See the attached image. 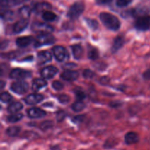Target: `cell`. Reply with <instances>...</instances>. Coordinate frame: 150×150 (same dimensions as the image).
Instances as JSON below:
<instances>
[{
    "label": "cell",
    "instance_id": "obj_42",
    "mask_svg": "<svg viewBox=\"0 0 150 150\" xmlns=\"http://www.w3.org/2000/svg\"><path fill=\"white\" fill-rule=\"evenodd\" d=\"M122 105V103L119 102V101H114V102H112L110 103V105L111 107H119Z\"/></svg>",
    "mask_w": 150,
    "mask_h": 150
},
{
    "label": "cell",
    "instance_id": "obj_12",
    "mask_svg": "<svg viewBox=\"0 0 150 150\" xmlns=\"http://www.w3.org/2000/svg\"><path fill=\"white\" fill-rule=\"evenodd\" d=\"M52 59V55L49 51H41L38 55V61L40 64H44Z\"/></svg>",
    "mask_w": 150,
    "mask_h": 150
},
{
    "label": "cell",
    "instance_id": "obj_39",
    "mask_svg": "<svg viewBox=\"0 0 150 150\" xmlns=\"http://www.w3.org/2000/svg\"><path fill=\"white\" fill-rule=\"evenodd\" d=\"M83 117H82V116H76V117H75L73 119L74 122H81L83 121Z\"/></svg>",
    "mask_w": 150,
    "mask_h": 150
},
{
    "label": "cell",
    "instance_id": "obj_8",
    "mask_svg": "<svg viewBox=\"0 0 150 150\" xmlns=\"http://www.w3.org/2000/svg\"><path fill=\"white\" fill-rule=\"evenodd\" d=\"M10 77L13 79H16V80L26 79L31 77V72L20 68H16L10 72Z\"/></svg>",
    "mask_w": 150,
    "mask_h": 150
},
{
    "label": "cell",
    "instance_id": "obj_9",
    "mask_svg": "<svg viewBox=\"0 0 150 150\" xmlns=\"http://www.w3.org/2000/svg\"><path fill=\"white\" fill-rule=\"evenodd\" d=\"M58 73V69L54 66H48L41 70V76L45 79H51Z\"/></svg>",
    "mask_w": 150,
    "mask_h": 150
},
{
    "label": "cell",
    "instance_id": "obj_36",
    "mask_svg": "<svg viewBox=\"0 0 150 150\" xmlns=\"http://www.w3.org/2000/svg\"><path fill=\"white\" fill-rule=\"evenodd\" d=\"M75 95H76V98H77L79 100H84L85 98H86V95L84 94V92L80 90L76 91Z\"/></svg>",
    "mask_w": 150,
    "mask_h": 150
},
{
    "label": "cell",
    "instance_id": "obj_6",
    "mask_svg": "<svg viewBox=\"0 0 150 150\" xmlns=\"http://www.w3.org/2000/svg\"><path fill=\"white\" fill-rule=\"evenodd\" d=\"M53 54L56 59L59 62H64L68 58L67 50L62 46H55L53 48Z\"/></svg>",
    "mask_w": 150,
    "mask_h": 150
},
{
    "label": "cell",
    "instance_id": "obj_43",
    "mask_svg": "<svg viewBox=\"0 0 150 150\" xmlns=\"http://www.w3.org/2000/svg\"><path fill=\"white\" fill-rule=\"evenodd\" d=\"M4 85H5V82L3 81H0V86H1V89H3V88H4Z\"/></svg>",
    "mask_w": 150,
    "mask_h": 150
},
{
    "label": "cell",
    "instance_id": "obj_35",
    "mask_svg": "<svg viewBox=\"0 0 150 150\" xmlns=\"http://www.w3.org/2000/svg\"><path fill=\"white\" fill-rule=\"evenodd\" d=\"M52 87L54 89H56V90H61V89H62L64 88V86H63V84L60 81H54L52 83Z\"/></svg>",
    "mask_w": 150,
    "mask_h": 150
},
{
    "label": "cell",
    "instance_id": "obj_14",
    "mask_svg": "<svg viewBox=\"0 0 150 150\" xmlns=\"http://www.w3.org/2000/svg\"><path fill=\"white\" fill-rule=\"evenodd\" d=\"M28 26L27 19H21L18 22H16L13 26V32L16 34H18L20 32H23Z\"/></svg>",
    "mask_w": 150,
    "mask_h": 150
},
{
    "label": "cell",
    "instance_id": "obj_15",
    "mask_svg": "<svg viewBox=\"0 0 150 150\" xmlns=\"http://www.w3.org/2000/svg\"><path fill=\"white\" fill-rule=\"evenodd\" d=\"M139 141V135L134 132H129L125 136V142L127 145L134 144L138 143Z\"/></svg>",
    "mask_w": 150,
    "mask_h": 150
},
{
    "label": "cell",
    "instance_id": "obj_28",
    "mask_svg": "<svg viewBox=\"0 0 150 150\" xmlns=\"http://www.w3.org/2000/svg\"><path fill=\"white\" fill-rule=\"evenodd\" d=\"M1 18L6 21H13L15 18V13L11 10H6L2 13Z\"/></svg>",
    "mask_w": 150,
    "mask_h": 150
},
{
    "label": "cell",
    "instance_id": "obj_41",
    "mask_svg": "<svg viewBox=\"0 0 150 150\" xmlns=\"http://www.w3.org/2000/svg\"><path fill=\"white\" fill-rule=\"evenodd\" d=\"M143 76L144 78V79H146V80H150V69L146 70V71L144 73Z\"/></svg>",
    "mask_w": 150,
    "mask_h": 150
},
{
    "label": "cell",
    "instance_id": "obj_7",
    "mask_svg": "<svg viewBox=\"0 0 150 150\" xmlns=\"http://www.w3.org/2000/svg\"><path fill=\"white\" fill-rule=\"evenodd\" d=\"M135 26L138 30L146 31L150 28V16H142L136 20Z\"/></svg>",
    "mask_w": 150,
    "mask_h": 150
},
{
    "label": "cell",
    "instance_id": "obj_26",
    "mask_svg": "<svg viewBox=\"0 0 150 150\" xmlns=\"http://www.w3.org/2000/svg\"><path fill=\"white\" fill-rule=\"evenodd\" d=\"M23 114H13L12 115L9 116L7 118V120L8 122L10 123H16L17 122L20 121L23 118Z\"/></svg>",
    "mask_w": 150,
    "mask_h": 150
},
{
    "label": "cell",
    "instance_id": "obj_37",
    "mask_svg": "<svg viewBox=\"0 0 150 150\" xmlns=\"http://www.w3.org/2000/svg\"><path fill=\"white\" fill-rule=\"evenodd\" d=\"M83 76L86 79H92L95 76V73L90 70H85L83 73Z\"/></svg>",
    "mask_w": 150,
    "mask_h": 150
},
{
    "label": "cell",
    "instance_id": "obj_17",
    "mask_svg": "<svg viewBox=\"0 0 150 150\" xmlns=\"http://www.w3.org/2000/svg\"><path fill=\"white\" fill-rule=\"evenodd\" d=\"M47 85V82L44 79H36L32 82V89L34 91H38Z\"/></svg>",
    "mask_w": 150,
    "mask_h": 150
},
{
    "label": "cell",
    "instance_id": "obj_4",
    "mask_svg": "<svg viewBox=\"0 0 150 150\" xmlns=\"http://www.w3.org/2000/svg\"><path fill=\"white\" fill-rule=\"evenodd\" d=\"M32 29L35 32H38L40 34L42 33H51L54 32V29L51 25H48L45 23L41 22H35L32 24Z\"/></svg>",
    "mask_w": 150,
    "mask_h": 150
},
{
    "label": "cell",
    "instance_id": "obj_11",
    "mask_svg": "<svg viewBox=\"0 0 150 150\" xmlns=\"http://www.w3.org/2000/svg\"><path fill=\"white\" fill-rule=\"evenodd\" d=\"M27 114L30 118L38 119L45 117L46 113L39 108H32L28 109Z\"/></svg>",
    "mask_w": 150,
    "mask_h": 150
},
{
    "label": "cell",
    "instance_id": "obj_40",
    "mask_svg": "<svg viewBox=\"0 0 150 150\" xmlns=\"http://www.w3.org/2000/svg\"><path fill=\"white\" fill-rule=\"evenodd\" d=\"M109 79H108V77H103L102 79H100V82L101 83H102V84H107V83H108V82H109Z\"/></svg>",
    "mask_w": 150,
    "mask_h": 150
},
{
    "label": "cell",
    "instance_id": "obj_44",
    "mask_svg": "<svg viewBox=\"0 0 150 150\" xmlns=\"http://www.w3.org/2000/svg\"><path fill=\"white\" fill-rule=\"evenodd\" d=\"M16 1H17L18 4H21V3H22V2H25V1H28V0H16Z\"/></svg>",
    "mask_w": 150,
    "mask_h": 150
},
{
    "label": "cell",
    "instance_id": "obj_24",
    "mask_svg": "<svg viewBox=\"0 0 150 150\" xmlns=\"http://www.w3.org/2000/svg\"><path fill=\"white\" fill-rule=\"evenodd\" d=\"M31 10L29 9V7L27 6H25V7H21V8L19 10V15L22 17V18L23 19H28V18L30 16Z\"/></svg>",
    "mask_w": 150,
    "mask_h": 150
},
{
    "label": "cell",
    "instance_id": "obj_22",
    "mask_svg": "<svg viewBox=\"0 0 150 150\" xmlns=\"http://www.w3.org/2000/svg\"><path fill=\"white\" fill-rule=\"evenodd\" d=\"M21 131V127H18V126H12V127H8L6 130V133L7 136H10V137H15V136H18Z\"/></svg>",
    "mask_w": 150,
    "mask_h": 150
},
{
    "label": "cell",
    "instance_id": "obj_5",
    "mask_svg": "<svg viewBox=\"0 0 150 150\" xmlns=\"http://www.w3.org/2000/svg\"><path fill=\"white\" fill-rule=\"evenodd\" d=\"M10 89L13 91V92L18 95H23V94L26 93L29 89V85L26 81H19L14 82L13 84L11 85Z\"/></svg>",
    "mask_w": 150,
    "mask_h": 150
},
{
    "label": "cell",
    "instance_id": "obj_21",
    "mask_svg": "<svg viewBox=\"0 0 150 150\" xmlns=\"http://www.w3.org/2000/svg\"><path fill=\"white\" fill-rule=\"evenodd\" d=\"M51 6L48 3L42 2V3H39V4H37L34 7V11L37 13H40L41 12H43L44 10L47 11L48 9H51ZM45 12V11H44Z\"/></svg>",
    "mask_w": 150,
    "mask_h": 150
},
{
    "label": "cell",
    "instance_id": "obj_19",
    "mask_svg": "<svg viewBox=\"0 0 150 150\" xmlns=\"http://www.w3.org/2000/svg\"><path fill=\"white\" fill-rule=\"evenodd\" d=\"M73 57L76 59H80L83 56V48L80 45H74L71 47Z\"/></svg>",
    "mask_w": 150,
    "mask_h": 150
},
{
    "label": "cell",
    "instance_id": "obj_20",
    "mask_svg": "<svg viewBox=\"0 0 150 150\" xmlns=\"http://www.w3.org/2000/svg\"><path fill=\"white\" fill-rule=\"evenodd\" d=\"M23 108V105L21 103L18 102H14L12 103L7 108V111L10 114H16V113L18 112L20 110L22 109Z\"/></svg>",
    "mask_w": 150,
    "mask_h": 150
},
{
    "label": "cell",
    "instance_id": "obj_18",
    "mask_svg": "<svg viewBox=\"0 0 150 150\" xmlns=\"http://www.w3.org/2000/svg\"><path fill=\"white\" fill-rule=\"evenodd\" d=\"M125 43V40L122 37L119 36L117 38H115V40H114V44H113V46L111 50H112L113 52H117L118 50H120L122 47L123 46Z\"/></svg>",
    "mask_w": 150,
    "mask_h": 150
},
{
    "label": "cell",
    "instance_id": "obj_13",
    "mask_svg": "<svg viewBox=\"0 0 150 150\" xmlns=\"http://www.w3.org/2000/svg\"><path fill=\"white\" fill-rule=\"evenodd\" d=\"M61 78L67 81H73L79 78V73L74 70H65L62 73Z\"/></svg>",
    "mask_w": 150,
    "mask_h": 150
},
{
    "label": "cell",
    "instance_id": "obj_27",
    "mask_svg": "<svg viewBox=\"0 0 150 150\" xmlns=\"http://www.w3.org/2000/svg\"><path fill=\"white\" fill-rule=\"evenodd\" d=\"M86 107L85 104L82 102V100H78L77 102L74 103L72 105V109L76 112H79L83 110V108Z\"/></svg>",
    "mask_w": 150,
    "mask_h": 150
},
{
    "label": "cell",
    "instance_id": "obj_25",
    "mask_svg": "<svg viewBox=\"0 0 150 150\" xmlns=\"http://www.w3.org/2000/svg\"><path fill=\"white\" fill-rule=\"evenodd\" d=\"M17 4H18L16 0H1V6L4 8H10Z\"/></svg>",
    "mask_w": 150,
    "mask_h": 150
},
{
    "label": "cell",
    "instance_id": "obj_33",
    "mask_svg": "<svg viewBox=\"0 0 150 150\" xmlns=\"http://www.w3.org/2000/svg\"><path fill=\"white\" fill-rule=\"evenodd\" d=\"M132 0H117V5L119 7H124L131 3Z\"/></svg>",
    "mask_w": 150,
    "mask_h": 150
},
{
    "label": "cell",
    "instance_id": "obj_30",
    "mask_svg": "<svg viewBox=\"0 0 150 150\" xmlns=\"http://www.w3.org/2000/svg\"><path fill=\"white\" fill-rule=\"evenodd\" d=\"M86 21L87 23L88 26L93 30H96L98 28V23L97 21L93 20V19H86Z\"/></svg>",
    "mask_w": 150,
    "mask_h": 150
},
{
    "label": "cell",
    "instance_id": "obj_38",
    "mask_svg": "<svg viewBox=\"0 0 150 150\" xmlns=\"http://www.w3.org/2000/svg\"><path fill=\"white\" fill-rule=\"evenodd\" d=\"M66 114L64 113V111H59V112L57 114V121L58 122H62L63 120H64V118H65L66 117Z\"/></svg>",
    "mask_w": 150,
    "mask_h": 150
},
{
    "label": "cell",
    "instance_id": "obj_32",
    "mask_svg": "<svg viewBox=\"0 0 150 150\" xmlns=\"http://www.w3.org/2000/svg\"><path fill=\"white\" fill-rule=\"evenodd\" d=\"M54 125V123L52 122V121H50V120H48V121H44L41 124L40 128L43 130H48V129L51 128Z\"/></svg>",
    "mask_w": 150,
    "mask_h": 150
},
{
    "label": "cell",
    "instance_id": "obj_34",
    "mask_svg": "<svg viewBox=\"0 0 150 150\" xmlns=\"http://www.w3.org/2000/svg\"><path fill=\"white\" fill-rule=\"evenodd\" d=\"M58 100L61 103H67L70 101V98L69 96H67V95H60L58 97Z\"/></svg>",
    "mask_w": 150,
    "mask_h": 150
},
{
    "label": "cell",
    "instance_id": "obj_31",
    "mask_svg": "<svg viewBox=\"0 0 150 150\" xmlns=\"http://www.w3.org/2000/svg\"><path fill=\"white\" fill-rule=\"evenodd\" d=\"M13 100V97L8 92H2L1 95V100L3 103H10Z\"/></svg>",
    "mask_w": 150,
    "mask_h": 150
},
{
    "label": "cell",
    "instance_id": "obj_16",
    "mask_svg": "<svg viewBox=\"0 0 150 150\" xmlns=\"http://www.w3.org/2000/svg\"><path fill=\"white\" fill-rule=\"evenodd\" d=\"M33 41L34 38L32 37H21V38H18L16 40V44H17L18 46L21 47V48H24V47L30 45Z\"/></svg>",
    "mask_w": 150,
    "mask_h": 150
},
{
    "label": "cell",
    "instance_id": "obj_23",
    "mask_svg": "<svg viewBox=\"0 0 150 150\" xmlns=\"http://www.w3.org/2000/svg\"><path fill=\"white\" fill-rule=\"evenodd\" d=\"M42 18L47 22L54 21L57 18V16H56L55 13L47 10V11L43 12V13H42Z\"/></svg>",
    "mask_w": 150,
    "mask_h": 150
},
{
    "label": "cell",
    "instance_id": "obj_29",
    "mask_svg": "<svg viewBox=\"0 0 150 150\" xmlns=\"http://www.w3.org/2000/svg\"><path fill=\"white\" fill-rule=\"evenodd\" d=\"M88 57L90 59L95 60L98 58L99 57V53L98 51L95 48H91L89 50V52H88Z\"/></svg>",
    "mask_w": 150,
    "mask_h": 150
},
{
    "label": "cell",
    "instance_id": "obj_1",
    "mask_svg": "<svg viewBox=\"0 0 150 150\" xmlns=\"http://www.w3.org/2000/svg\"><path fill=\"white\" fill-rule=\"evenodd\" d=\"M100 18L103 23L110 30L117 31L120 29V20L114 15L108 13H102L100 15Z\"/></svg>",
    "mask_w": 150,
    "mask_h": 150
},
{
    "label": "cell",
    "instance_id": "obj_2",
    "mask_svg": "<svg viewBox=\"0 0 150 150\" xmlns=\"http://www.w3.org/2000/svg\"><path fill=\"white\" fill-rule=\"evenodd\" d=\"M55 42V38L50 33L40 34L35 40V47H40L45 45H51Z\"/></svg>",
    "mask_w": 150,
    "mask_h": 150
},
{
    "label": "cell",
    "instance_id": "obj_10",
    "mask_svg": "<svg viewBox=\"0 0 150 150\" xmlns=\"http://www.w3.org/2000/svg\"><path fill=\"white\" fill-rule=\"evenodd\" d=\"M44 97L40 94H32L25 98V102L28 105H35L43 100Z\"/></svg>",
    "mask_w": 150,
    "mask_h": 150
},
{
    "label": "cell",
    "instance_id": "obj_3",
    "mask_svg": "<svg viewBox=\"0 0 150 150\" xmlns=\"http://www.w3.org/2000/svg\"><path fill=\"white\" fill-rule=\"evenodd\" d=\"M83 10H84L83 3L81 2V1L76 2L70 7L68 13H67V16L71 19H76L82 14Z\"/></svg>",
    "mask_w": 150,
    "mask_h": 150
}]
</instances>
